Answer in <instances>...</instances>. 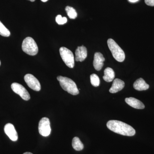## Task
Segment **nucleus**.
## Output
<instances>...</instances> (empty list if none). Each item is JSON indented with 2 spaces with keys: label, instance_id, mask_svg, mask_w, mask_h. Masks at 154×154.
I'll list each match as a JSON object with an SVG mask.
<instances>
[{
  "label": "nucleus",
  "instance_id": "nucleus-2",
  "mask_svg": "<svg viewBox=\"0 0 154 154\" xmlns=\"http://www.w3.org/2000/svg\"><path fill=\"white\" fill-rule=\"evenodd\" d=\"M57 79L59 82L61 88L69 94L72 95H77L79 94V89L73 81L66 77L59 76Z\"/></svg>",
  "mask_w": 154,
  "mask_h": 154
},
{
  "label": "nucleus",
  "instance_id": "nucleus-6",
  "mask_svg": "<svg viewBox=\"0 0 154 154\" xmlns=\"http://www.w3.org/2000/svg\"><path fill=\"white\" fill-rule=\"evenodd\" d=\"M38 132L40 134L44 137L49 136L51 132L50 122L49 119L43 117L41 119L38 123Z\"/></svg>",
  "mask_w": 154,
  "mask_h": 154
},
{
  "label": "nucleus",
  "instance_id": "nucleus-13",
  "mask_svg": "<svg viewBox=\"0 0 154 154\" xmlns=\"http://www.w3.org/2000/svg\"><path fill=\"white\" fill-rule=\"evenodd\" d=\"M125 101L127 104L136 109H143L145 108V105L142 102L133 97L127 98Z\"/></svg>",
  "mask_w": 154,
  "mask_h": 154
},
{
  "label": "nucleus",
  "instance_id": "nucleus-21",
  "mask_svg": "<svg viewBox=\"0 0 154 154\" xmlns=\"http://www.w3.org/2000/svg\"><path fill=\"white\" fill-rule=\"evenodd\" d=\"M145 2L147 5L152 7L154 6V0H145Z\"/></svg>",
  "mask_w": 154,
  "mask_h": 154
},
{
  "label": "nucleus",
  "instance_id": "nucleus-23",
  "mask_svg": "<svg viewBox=\"0 0 154 154\" xmlns=\"http://www.w3.org/2000/svg\"><path fill=\"white\" fill-rule=\"evenodd\" d=\"M23 154H33L32 153L30 152H26L24 153Z\"/></svg>",
  "mask_w": 154,
  "mask_h": 154
},
{
  "label": "nucleus",
  "instance_id": "nucleus-17",
  "mask_svg": "<svg viewBox=\"0 0 154 154\" xmlns=\"http://www.w3.org/2000/svg\"><path fill=\"white\" fill-rule=\"evenodd\" d=\"M65 10L70 19H75L76 18L77 13L74 8L69 6H67Z\"/></svg>",
  "mask_w": 154,
  "mask_h": 154
},
{
  "label": "nucleus",
  "instance_id": "nucleus-7",
  "mask_svg": "<svg viewBox=\"0 0 154 154\" xmlns=\"http://www.w3.org/2000/svg\"><path fill=\"white\" fill-rule=\"evenodd\" d=\"M11 87L14 93L19 95L24 100L28 101L30 99V94L22 85L19 83H14L11 85Z\"/></svg>",
  "mask_w": 154,
  "mask_h": 154
},
{
  "label": "nucleus",
  "instance_id": "nucleus-15",
  "mask_svg": "<svg viewBox=\"0 0 154 154\" xmlns=\"http://www.w3.org/2000/svg\"><path fill=\"white\" fill-rule=\"evenodd\" d=\"M115 78V72L113 69L107 67L104 70V76L103 79L107 82H110L114 80Z\"/></svg>",
  "mask_w": 154,
  "mask_h": 154
},
{
  "label": "nucleus",
  "instance_id": "nucleus-1",
  "mask_svg": "<svg viewBox=\"0 0 154 154\" xmlns=\"http://www.w3.org/2000/svg\"><path fill=\"white\" fill-rule=\"evenodd\" d=\"M107 127L113 132L127 136H133L136 133L134 128L129 125L118 120H110L107 122Z\"/></svg>",
  "mask_w": 154,
  "mask_h": 154
},
{
  "label": "nucleus",
  "instance_id": "nucleus-12",
  "mask_svg": "<svg viewBox=\"0 0 154 154\" xmlns=\"http://www.w3.org/2000/svg\"><path fill=\"white\" fill-rule=\"evenodd\" d=\"M125 87V83L122 80L116 79L113 80L112 87L109 90V92L112 94H115L121 91Z\"/></svg>",
  "mask_w": 154,
  "mask_h": 154
},
{
  "label": "nucleus",
  "instance_id": "nucleus-11",
  "mask_svg": "<svg viewBox=\"0 0 154 154\" xmlns=\"http://www.w3.org/2000/svg\"><path fill=\"white\" fill-rule=\"evenodd\" d=\"M75 60L82 62L87 57L88 51L87 48L84 45L79 46L75 51Z\"/></svg>",
  "mask_w": 154,
  "mask_h": 154
},
{
  "label": "nucleus",
  "instance_id": "nucleus-19",
  "mask_svg": "<svg viewBox=\"0 0 154 154\" xmlns=\"http://www.w3.org/2000/svg\"><path fill=\"white\" fill-rule=\"evenodd\" d=\"M91 82L92 85L94 87H98L100 85V79L97 75L93 74L91 75Z\"/></svg>",
  "mask_w": 154,
  "mask_h": 154
},
{
  "label": "nucleus",
  "instance_id": "nucleus-26",
  "mask_svg": "<svg viewBox=\"0 0 154 154\" xmlns=\"http://www.w3.org/2000/svg\"><path fill=\"white\" fill-rule=\"evenodd\" d=\"M1 60H0V66H1Z\"/></svg>",
  "mask_w": 154,
  "mask_h": 154
},
{
  "label": "nucleus",
  "instance_id": "nucleus-16",
  "mask_svg": "<svg viewBox=\"0 0 154 154\" xmlns=\"http://www.w3.org/2000/svg\"><path fill=\"white\" fill-rule=\"evenodd\" d=\"M72 146L73 149L76 151H81L84 149V145L78 137H75L73 139Z\"/></svg>",
  "mask_w": 154,
  "mask_h": 154
},
{
  "label": "nucleus",
  "instance_id": "nucleus-5",
  "mask_svg": "<svg viewBox=\"0 0 154 154\" xmlns=\"http://www.w3.org/2000/svg\"><path fill=\"white\" fill-rule=\"evenodd\" d=\"M59 51L61 57L64 63L69 67L73 68L75 66V58L73 53L64 47H61Z\"/></svg>",
  "mask_w": 154,
  "mask_h": 154
},
{
  "label": "nucleus",
  "instance_id": "nucleus-14",
  "mask_svg": "<svg viewBox=\"0 0 154 154\" xmlns=\"http://www.w3.org/2000/svg\"><path fill=\"white\" fill-rule=\"evenodd\" d=\"M134 88L138 91H146L149 88V85L146 83L145 81L140 78L134 82L133 85Z\"/></svg>",
  "mask_w": 154,
  "mask_h": 154
},
{
  "label": "nucleus",
  "instance_id": "nucleus-22",
  "mask_svg": "<svg viewBox=\"0 0 154 154\" xmlns=\"http://www.w3.org/2000/svg\"><path fill=\"white\" fill-rule=\"evenodd\" d=\"M131 3H135L136 2H138L139 0H128Z\"/></svg>",
  "mask_w": 154,
  "mask_h": 154
},
{
  "label": "nucleus",
  "instance_id": "nucleus-4",
  "mask_svg": "<svg viewBox=\"0 0 154 154\" xmlns=\"http://www.w3.org/2000/svg\"><path fill=\"white\" fill-rule=\"evenodd\" d=\"M22 49L25 53L29 55H36L38 52V48L36 42L33 38L26 37L23 40Z\"/></svg>",
  "mask_w": 154,
  "mask_h": 154
},
{
  "label": "nucleus",
  "instance_id": "nucleus-8",
  "mask_svg": "<svg viewBox=\"0 0 154 154\" xmlns=\"http://www.w3.org/2000/svg\"><path fill=\"white\" fill-rule=\"evenodd\" d=\"M24 80L28 87L34 91H39L41 90V85L39 81L33 75L28 74L24 77Z\"/></svg>",
  "mask_w": 154,
  "mask_h": 154
},
{
  "label": "nucleus",
  "instance_id": "nucleus-20",
  "mask_svg": "<svg viewBox=\"0 0 154 154\" xmlns=\"http://www.w3.org/2000/svg\"><path fill=\"white\" fill-rule=\"evenodd\" d=\"M56 22L58 25H64L67 22V19L66 17H62L61 15H59L56 17Z\"/></svg>",
  "mask_w": 154,
  "mask_h": 154
},
{
  "label": "nucleus",
  "instance_id": "nucleus-10",
  "mask_svg": "<svg viewBox=\"0 0 154 154\" xmlns=\"http://www.w3.org/2000/svg\"><path fill=\"white\" fill-rule=\"evenodd\" d=\"M105 58L100 52H96L94 54L93 64L94 68L97 71H100L104 65Z\"/></svg>",
  "mask_w": 154,
  "mask_h": 154
},
{
  "label": "nucleus",
  "instance_id": "nucleus-25",
  "mask_svg": "<svg viewBox=\"0 0 154 154\" xmlns=\"http://www.w3.org/2000/svg\"><path fill=\"white\" fill-rule=\"evenodd\" d=\"M28 1H30L31 2H34L35 0H28Z\"/></svg>",
  "mask_w": 154,
  "mask_h": 154
},
{
  "label": "nucleus",
  "instance_id": "nucleus-3",
  "mask_svg": "<svg viewBox=\"0 0 154 154\" xmlns=\"http://www.w3.org/2000/svg\"><path fill=\"white\" fill-rule=\"evenodd\" d=\"M107 43L109 49L116 60L119 62H123L125 59V54L123 50L112 38L108 39Z\"/></svg>",
  "mask_w": 154,
  "mask_h": 154
},
{
  "label": "nucleus",
  "instance_id": "nucleus-9",
  "mask_svg": "<svg viewBox=\"0 0 154 154\" xmlns=\"http://www.w3.org/2000/svg\"><path fill=\"white\" fill-rule=\"evenodd\" d=\"M4 131L9 138L13 141L18 140V134L14 125L11 123H8L5 125Z\"/></svg>",
  "mask_w": 154,
  "mask_h": 154
},
{
  "label": "nucleus",
  "instance_id": "nucleus-18",
  "mask_svg": "<svg viewBox=\"0 0 154 154\" xmlns=\"http://www.w3.org/2000/svg\"><path fill=\"white\" fill-rule=\"evenodd\" d=\"M0 35L4 37H9L11 35V32L0 21Z\"/></svg>",
  "mask_w": 154,
  "mask_h": 154
},
{
  "label": "nucleus",
  "instance_id": "nucleus-24",
  "mask_svg": "<svg viewBox=\"0 0 154 154\" xmlns=\"http://www.w3.org/2000/svg\"><path fill=\"white\" fill-rule=\"evenodd\" d=\"M42 2H47L48 0H41Z\"/></svg>",
  "mask_w": 154,
  "mask_h": 154
}]
</instances>
